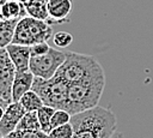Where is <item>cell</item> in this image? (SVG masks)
Instances as JSON below:
<instances>
[{"mask_svg": "<svg viewBox=\"0 0 153 138\" xmlns=\"http://www.w3.org/2000/svg\"><path fill=\"white\" fill-rule=\"evenodd\" d=\"M71 122L74 127L72 138H111L117 126L114 112L100 106L73 114Z\"/></svg>", "mask_w": 153, "mask_h": 138, "instance_id": "obj_1", "label": "cell"}, {"mask_svg": "<svg viewBox=\"0 0 153 138\" xmlns=\"http://www.w3.org/2000/svg\"><path fill=\"white\" fill-rule=\"evenodd\" d=\"M105 86L104 70L68 85L67 107L72 115L98 106Z\"/></svg>", "mask_w": 153, "mask_h": 138, "instance_id": "obj_2", "label": "cell"}, {"mask_svg": "<svg viewBox=\"0 0 153 138\" xmlns=\"http://www.w3.org/2000/svg\"><path fill=\"white\" fill-rule=\"evenodd\" d=\"M102 70L103 67L92 55L68 50L67 58L57 70L56 74L62 77L68 84H71L84 78H87Z\"/></svg>", "mask_w": 153, "mask_h": 138, "instance_id": "obj_3", "label": "cell"}, {"mask_svg": "<svg viewBox=\"0 0 153 138\" xmlns=\"http://www.w3.org/2000/svg\"><path fill=\"white\" fill-rule=\"evenodd\" d=\"M53 38V26L47 20L25 16L19 19L12 43L32 46Z\"/></svg>", "mask_w": 153, "mask_h": 138, "instance_id": "obj_4", "label": "cell"}, {"mask_svg": "<svg viewBox=\"0 0 153 138\" xmlns=\"http://www.w3.org/2000/svg\"><path fill=\"white\" fill-rule=\"evenodd\" d=\"M68 83L60 76L55 74L50 79H43L39 77H35L32 90L36 91L44 104L51 106L56 109H66L67 107V97H68Z\"/></svg>", "mask_w": 153, "mask_h": 138, "instance_id": "obj_5", "label": "cell"}, {"mask_svg": "<svg viewBox=\"0 0 153 138\" xmlns=\"http://www.w3.org/2000/svg\"><path fill=\"white\" fill-rule=\"evenodd\" d=\"M67 53L68 50H60L50 47L45 54L31 56L29 70L35 74V77L50 79L56 74L60 66L65 62Z\"/></svg>", "mask_w": 153, "mask_h": 138, "instance_id": "obj_6", "label": "cell"}, {"mask_svg": "<svg viewBox=\"0 0 153 138\" xmlns=\"http://www.w3.org/2000/svg\"><path fill=\"white\" fill-rule=\"evenodd\" d=\"M16 72L6 48H0V96L10 103L12 102V84Z\"/></svg>", "mask_w": 153, "mask_h": 138, "instance_id": "obj_7", "label": "cell"}, {"mask_svg": "<svg viewBox=\"0 0 153 138\" xmlns=\"http://www.w3.org/2000/svg\"><path fill=\"white\" fill-rule=\"evenodd\" d=\"M26 113L24 107L20 104V102H11L4 113L2 119L0 120V132L4 137L8 136L11 132H13L17 128L18 122L23 118V115Z\"/></svg>", "mask_w": 153, "mask_h": 138, "instance_id": "obj_8", "label": "cell"}, {"mask_svg": "<svg viewBox=\"0 0 153 138\" xmlns=\"http://www.w3.org/2000/svg\"><path fill=\"white\" fill-rule=\"evenodd\" d=\"M48 7V23L61 24L69 20V13L72 11V0H49L47 4Z\"/></svg>", "mask_w": 153, "mask_h": 138, "instance_id": "obj_9", "label": "cell"}, {"mask_svg": "<svg viewBox=\"0 0 153 138\" xmlns=\"http://www.w3.org/2000/svg\"><path fill=\"white\" fill-rule=\"evenodd\" d=\"M6 50H7L17 71H27L29 70L30 59H31L30 46L10 43L6 47Z\"/></svg>", "mask_w": 153, "mask_h": 138, "instance_id": "obj_10", "label": "cell"}, {"mask_svg": "<svg viewBox=\"0 0 153 138\" xmlns=\"http://www.w3.org/2000/svg\"><path fill=\"white\" fill-rule=\"evenodd\" d=\"M33 79H35V74L30 70L16 72L12 84V102H18L26 91L31 90Z\"/></svg>", "mask_w": 153, "mask_h": 138, "instance_id": "obj_11", "label": "cell"}, {"mask_svg": "<svg viewBox=\"0 0 153 138\" xmlns=\"http://www.w3.org/2000/svg\"><path fill=\"white\" fill-rule=\"evenodd\" d=\"M27 16L25 5L18 0H7L2 8L0 14V20L4 19H20L23 17Z\"/></svg>", "mask_w": 153, "mask_h": 138, "instance_id": "obj_12", "label": "cell"}, {"mask_svg": "<svg viewBox=\"0 0 153 138\" xmlns=\"http://www.w3.org/2000/svg\"><path fill=\"white\" fill-rule=\"evenodd\" d=\"M18 22L19 19L0 20V48H6L10 43H12Z\"/></svg>", "mask_w": 153, "mask_h": 138, "instance_id": "obj_13", "label": "cell"}, {"mask_svg": "<svg viewBox=\"0 0 153 138\" xmlns=\"http://www.w3.org/2000/svg\"><path fill=\"white\" fill-rule=\"evenodd\" d=\"M18 102H20V104L24 107V109L26 112H36L44 104V102L41 98V96L36 91H33L32 89L26 91L20 97V100Z\"/></svg>", "mask_w": 153, "mask_h": 138, "instance_id": "obj_14", "label": "cell"}, {"mask_svg": "<svg viewBox=\"0 0 153 138\" xmlns=\"http://www.w3.org/2000/svg\"><path fill=\"white\" fill-rule=\"evenodd\" d=\"M54 107L48 106V104H43L38 110H37V115H38V120H39V125H41V130L43 132H45L47 134L50 132L51 130V118L53 114L55 113Z\"/></svg>", "mask_w": 153, "mask_h": 138, "instance_id": "obj_15", "label": "cell"}, {"mask_svg": "<svg viewBox=\"0 0 153 138\" xmlns=\"http://www.w3.org/2000/svg\"><path fill=\"white\" fill-rule=\"evenodd\" d=\"M16 130H41L37 110L36 112H26L20 121L17 125Z\"/></svg>", "mask_w": 153, "mask_h": 138, "instance_id": "obj_16", "label": "cell"}, {"mask_svg": "<svg viewBox=\"0 0 153 138\" xmlns=\"http://www.w3.org/2000/svg\"><path fill=\"white\" fill-rule=\"evenodd\" d=\"M74 133L73 124L69 121L67 124L53 127L48 133V138H72Z\"/></svg>", "mask_w": 153, "mask_h": 138, "instance_id": "obj_17", "label": "cell"}, {"mask_svg": "<svg viewBox=\"0 0 153 138\" xmlns=\"http://www.w3.org/2000/svg\"><path fill=\"white\" fill-rule=\"evenodd\" d=\"M8 138H48V134L42 130H14Z\"/></svg>", "mask_w": 153, "mask_h": 138, "instance_id": "obj_18", "label": "cell"}, {"mask_svg": "<svg viewBox=\"0 0 153 138\" xmlns=\"http://www.w3.org/2000/svg\"><path fill=\"white\" fill-rule=\"evenodd\" d=\"M53 41L56 47L65 49L73 42V36L67 31H57L53 35Z\"/></svg>", "mask_w": 153, "mask_h": 138, "instance_id": "obj_19", "label": "cell"}, {"mask_svg": "<svg viewBox=\"0 0 153 138\" xmlns=\"http://www.w3.org/2000/svg\"><path fill=\"white\" fill-rule=\"evenodd\" d=\"M71 118H72V114L68 110L61 109V108L55 109V113L53 114V118H51V128L69 122Z\"/></svg>", "mask_w": 153, "mask_h": 138, "instance_id": "obj_20", "label": "cell"}, {"mask_svg": "<svg viewBox=\"0 0 153 138\" xmlns=\"http://www.w3.org/2000/svg\"><path fill=\"white\" fill-rule=\"evenodd\" d=\"M49 49H50V46H49L48 42H39V43H36V44L30 46L31 56H36V55L45 54Z\"/></svg>", "mask_w": 153, "mask_h": 138, "instance_id": "obj_21", "label": "cell"}, {"mask_svg": "<svg viewBox=\"0 0 153 138\" xmlns=\"http://www.w3.org/2000/svg\"><path fill=\"white\" fill-rule=\"evenodd\" d=\"M5 109H6V107H5L4 104H1V103H0V120H1V119H2V116H4Z\"/></svg>", "mask_w": 153, "mask_h": 138, "instance_id": "obj_22", "label": "cell"}, {"mask_svg": "<svg viewBox=\"0 0 153 138\" xmlns=\"http://www.w3.org/2000/svg\"><path fill=\"white\" fill-rule=\"evenodd\" d=\"M111 138H124V137H123V134H122L121 132H115V133L111 136Z\"/></svg>", "mask_w": 153, "mask_h": 138, "instance_id": "obj_23", "label": "cell"}, {"mask_svg": "<svg viewBox=\"0 0 153 138\" xmlns=\"http://www.w3.org/2000/svg\"><path fill=\"white\" fill-rule=\"evenodd\" d=\"M7 0H0V14H1V8H2V6H4V4L6 2Z\"/></svg>", "mask_w": 153, "mask_h": 138, "instance_id": "obj_24", "label": "cell"}, {"mask_svg": "<svg viewBox=\"0 0 153 138\" xmlns=\"http://www.w3.org/2000/svg\"><path fill=\"white\" fill-rule=\"evenodd\" d=\"M18 1H20V2H23V4H26L29 0H18Z\"/></svg>", "mask_w": 153, "mask_h": 138, "instance_id": "obj_25", "label": "cell"}, {"mask_svg": "<svg viewBox=\"0 0 153 138\" xmlns=\"http://www.w3.org/2000/svg\"><path fill=\"white\" fill-rule=\"evenodd\" d=\"M0 138H4V136L1 134V132H0Z\"/></svg>", "mask_w": 153, "mask_h": 138, "instance_id": "obj_26", "label": "cell"}, {"mask_svg": "<svg viewBox=\"0 0 153 138\" xmlns=\"http://www.w3.org/2000/svg\"><path fill=\"white\" fill-rule=\"evenodd\" d=\"M4 138H8V137H7V136H6V137H4Z\"/></svg>", "mask_w": 153, "mask_h": 138, "instance_id": "obj_27", "label": "cell"}]
</instances>
